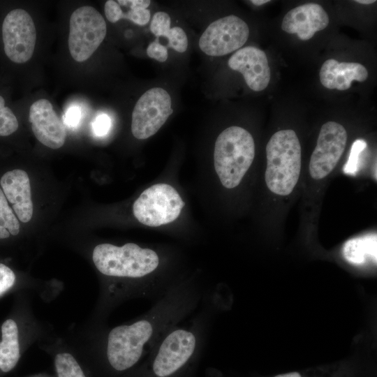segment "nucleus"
<instances>
[{
  "label": "nucleus",
  "instance_id": "nucleus-1",
  "mask_svg": "<svg viewBox=\"0 0 377 377\" xmlns=\"http://www.w3.org/2000/svg\"><path fill=\"white\" fill-rule=\"evenodd\" d=\"M205 295V289L194 281L177 282L138 320L112 329L106 346L110 367L119 373L133 368L165 332L194 312Z\"/></svg>",
  "mask_w": 377,
  "mask_h": 377
},
{
  "label": "nucleus",
  "instance_id": "nucleus-2",
  "mask_svg": "<svg viewBox=\"0 0 377 377\" xmlns=\"http://www.w3.org/2000/svg\"><path fill=\"white\" fill-rule=\"evenodd\" d=\"M207 298L202 308L183 325L170 328L153 347L136 377H194L207 339Z\"/></svg>",
  "mask_w": 377,
  "mask_h": 377
},
{
  "label": "nucleus",
  "instance_id": "nucleus-3",
  "mask_svg": "<svg viewBox=\"0 0 377 377\" xmlns=\"http://www.w3.org/2000/svg\"><path fill=\"white\" fill-rule=\"evenodd\" d=\"M92 259L103 275L135 281L142 295L148 299H158L177 283L158 275L161 258L156 251L134 243L121 246L107 243L98 244L93 251Z\"/></svg>",
  "mask_w": 377,
  "mask_h": 377
},
{
  "label": "nucleus",
  "instance_id": "nucleus-4",
  "mask_svg": "<svg viewBox=\"0 0 377 377\" xmlns=\"http://www.w3.org/2000/svg\"><path fill=\"white\" fill-rule=\"evenodd\" d=\"M265 182L268 189L279 195H288L296 186L301 172L302 151L293 130L276 132L266 146Z\"/></svg>",
  "mask_w": 377,
  "mask_h": 377
},
{
  "label": "nucleus",
  "instance_id": "nucleus-5",
  "mask_svg": "<svg viewBox=\"0 0 377 377\" xmlns=\"http://www.w3.org/2000/svg\"><path fill=\"white\" fill-rule=\"evenodd\" d=\"M255 156L252 135L244 128L232 126L218 136L214 147L215 170L223 186L233 188L241 182Z\"/></svg>",
  "mask_w": 377,
  "mask_h": 377
},
{
  "label": "nucleus",
  "instance_id": "nucleus-6",
  "mask_svg": "<svg viewBox=\"0 0 377 377\" xmlns=\"http://www.w3.org/2000/svg\"><path fill=\"white\" fill-rule=\"evenodd\" d=\"M184 202L170 185L156 184L145 189L133 206L135 217L141 223L157 227L175 221Z\"/></svg>",
  "mask_w": 377,
  "mask_h": 377
},
{
  "label": "nucleus",
  "instance_id": "nucleus-7",
  "mask_svg": "<svg viewBox=\"0 0 377 377\" xmlns=\"http://www.w3.org/2000/svg\"><path fill=\"white\" fill-rule=\"evenodd\" d=\"M107 32L102 15L91 6H82L70 17L68 49L77 62L88 59L104 40Z\"/></svg>",
  "mask_w": 377,
  "mask_h": 377
},
{
  "label": "nucleus",
  "instance_id": "nucleus-8",
  "mask_svg": "<svg viewBox=\"0 0 377 377\" xmlns=\"http://www.w3.org/2000/svg\"><path fill=\"white\" fill-rule=\"evenodd\" d=\"M3 48L7 58L15 64H24L34 53L36 30L30 15L24 9L8 12L1 24Z\"/></svg>",
  "mask_w": 377,
  "mask_h": 377
},
{
  "label": "nucleus",
  "instance_id": "nucleus-9",
  "mask_svg": "<svg viewBox=\"0 0 377 377\" xmlns=\"http://www.w3.org/2000/svg\"><path fill=\"white\" fill-rule=\"evenodd\" d=\"M171 103L170 96L161 87H154L145 92L132 112L133 136L144 140L154 135L172 113Z\"/></svg>",
  "mask_w": 377,
  "mask_h": 377
},
{
  "label": "nucleus",
  "instance_id": "nucleus-10",
  "mask_svg": "<svg viewBox=\"0 0 377 377\" xmlns=\"http://www.w3.org/2000/svg\"><path fill=\"white\" fill-rule=\"evenodd\" d=\"M249 35L247 24L230 15L211 23L199 39L200 50L207 55L220 57L242 47Z\"/></svg>",
  "mask_w": 377,
  "mask_h": 377
},
{
  "label": "nucleus",
  "instance_id": "nucleus-11",
  "mask_svg": "<svg viewBox=\"0 0 377 377\" xmlns=\"http://www.w3.org/2000/svg\"><path fill=\"white\" fill-rule=\"evenodd\" d=\"M346 142L347 133L341 124L330 121L322 126L309 165L313 179H321L334 170L345 150Z\"/></svg>",
  "mask_w": 377,
  "mask_h": 377
},
{
  "label": "nucleus",
  "instance_id": "nucleus-12",
  "mask_svg": "<svg viewBox=\"0 0 377 377\" xmlns=\"http://www.w3.org/2000/svg\"><path fill=\"white\" fill-rule=\"evenodd\" d=\"M29 120L35 137L43 145L54 149L64 145L65 128L49 101L41 98L34 102L29 108Z\"/></svg>",
  "mask_w": 377,
  "mask_h": 377
},
{
  "label": "nucleus",
  "instance_id": "nucleus-13",
  "mask_svg": "<svg viewBox=\"0 0 377 377\" xmlns=\"http://www.w3.org/2000/svg\"><path fill=\"white\" fill-rule=\"evenodd\" d=\"M228 66L242 74L248 87L255 91L264 90L270 80V68L262 50L247 46L239 49L228 60Z\"/></svg>",
  "mask_w": 377,
  "mask_h": 377
},
{
  "label": "nucleus",
  "instance_id": "nucleus-14",
  "mask_svg": "<svg viewBox=\"0 0 377 377\" xmlns=\"http://www.w3.org/2000/svg\"><path fill=\"white\" fill-rule=\"evenodd\" d=\"M329 22V16L320 5L307 3L289 10L283 19L281 29L297 34L300 40H308L316 32L325 29Z\"/></svg>",
  "mask_w": 377,
  "mask_h": 377
},
{
  "label": "nucleus",
  "instance_id": "nucleus-15",
  "mask_svg": "<svg viewBox=\"0 0 377 377\" xmlns=\"http://www.w3.org/2000/svg\"><path fill=\"white\" fill-rule=\"evenodd\" d=\"M0 184L20 221L29 222L33 215V202L27 173L18 169L8 171L1 177Z\"/></svg>",
  "mask_w": 377,
  "mask_h": 377
},
{
  "label": "nucleus",
  "instance_id": "nucleus-16",
  "mask_svg": "<svg viewBox=\"0 0 377 377\" xmlns=\"http://www.w3.org/2000/svg\"><path fill=\"white\" fill-rule=\"evenodd\" d=\"M320 81L330 89L347 90L353 81L364 82L368 77L367 68L360 63L326 60L319 72Z\"/></svg>",
  "mask_w": 377,
  "mask_h": 377
},
{
  "label": "nucleus",
  "instance_id": "nucleus-17",
  "mask_svg": "<svg viewBox=\"0 0 377 377\" xmlns=\"http://www.w3.org/2000/svg\"><path fill=\"white\" fill-rule=\"evenodd\" d=\"M2 341L0 342V369L8 372L15 367L20 358L18 329L12 319L6 320L1 326Z\"/></svg>",
  "mask_w": 377,
  "mask_h": 377
},
{
  "label": "nucleus",
  "instance_id": "nucleus-18",
  "mask_svg": "<svg viewBox=\"0 0 377 377\" xmlns=\"http://www.w3.org/2000/svg\"><path fill=\"white\" fill-rule=\"evenodd\" d=\"M376 234H369L348 239L343 246V255L350 263L362 264L367 258L376 263Z\"/></svg>",
  "mask_w": 377,
  "mask_h": 377
},
{
  "label": "nucleus",
  "instance_id": "nucleus-19",
  "mask_svg": "<svg viewBox=\"0 0 377 377\" xmlns=\"http://www.w3.org/2000/svg\"><path fill=\"white\" fill-rule=\"evenodd\" d=\"M119 5L127 6L130 9L122 13V19H127L133 23L143 26L148 23L150 19V11L147 8L151 1L149 0H119Z\"/></svg>",
  "mask_w": 377,
  "mask_h": 377
},
{
  "label": "nucleus",
  "instance_id": "nucleus-20",
  "mask_svg": "<svg viewBox=\"0 0 377 377\" xmlns=\"http://www.w3.org/2000/svg\"><path fill=\"white\" fill-rule=\"evenodd\" d=\"M54 364L58 377H85L77 361L69 353L57 354Z\"/></svg>",
  "mask_w": 377,
  "mask_h": 377
},
{
  "label": "nucleus",
  "instance_id": "nucleus-21",
  "mask_svg": "<svg viewBox=\"0 0 377 377\" xmlns=\"http://www.w3.org/2000/svg\"><path fill=\"white\" fill-rule=\"evenodd\" d=\"M19 126L17 119L13 110L6 105L4 98L0 95V136H8Z\"/></svg>",
  "mask_w": 377,
  "mask_h": 377
},
{
  "label": "nucleus",
  "instance_id": "nucleus-22",
  "mask_svg": "<svg viewBox=\"0 0 377 377\" xmlns=\"http://www.w3.org/2000/svg\"><path fill=\"white\" fill-rule=\"evenodd\" d=\"M0 226L6 228L12 235H17L20 232L19 221L10 208L8 200L1 188Z\"/></svg>",
  "mask_w": 377,
  "mask_h": 377
},
{
  "label": "nucleus",
  "instance_id": "nucleus-23",
  "mask_svg": "<svg viewBox=\"0 0 377 377\" xmlns=\"http://www.w3.org/2000/svg\"><path fill=\"white\" fill-rule=\"evenodd\" d=\"M366 148L367 143L364 140L358 139L353 142L348 160L343 167L344 173L350 175H356L360 167L362 153Z\"/></svg>",
  "mask_w": 377,
  "mask_h": 377
},
{
  "label": "nucleus",
  "instance_id": "nucleus-24",
  "mask_svg": "<svg viewBox=\"0 0 377 377\" xmlns=\"http://www.w3.org/2000/svg\"><path fill=\"white\" fill-rule=\"evenodd\" d=\"M171 20L168 13H156L150 23V30L157 38L166 37L170 30Z\"/></svg>",
  "mask_w": 377,
  "mask_h": 377
},
{
  "label": "nucleus",
  "instance_id": "nucleus-25",
  "mask_svg": "<svg viewBox=\"0 0 377 377\" xmlns=\"http://www.w3.org/2000/svg\"><path fill=\"white\" fill-rule=\"evenodd\" d=\"M166 38L168 40V47L174 49L175 51L182 53L188 47V39L184 31L179 27H174L170 29Z\"/></svg>",
  "mask_w": 377,
  "mask_h": 377
},
{
  "label": "nucleus",
  "instance_id": "nucleus-26",
  "mask_svg": "<svg viewBox=\"0 0 377 377\" xmlns=\"http://www.w3.org/2000/svg\"><path fill=\"white\" fill-rule=\"evenodd\" d=\"M147 54L150 58L160 62H164L168 59L167 47L159 43L158 38L148 45Z\"/></svg>",
  "mask_w": 377,
  "mask_h": 377
},
{
  "label": "nucleus",
  "instance_id": "nucleus-27",
  "mask_svg": "<svg viewBox=\"0 0 377 377\" xmlns=\"http://www.w3.org/2000/svg\"><path fill=\"white\" fill-rule=\"evenodd\" d=\"M15 281L14 272L6 265L0 263V295L11 288Z\"/></svg>",
  "mask_w": 377,
  "mask_h": 377
},
{
  "label": "nucleus",
  "instance_id": "nucleus-28",
  "mask_svg": "<svg viewBox=\"0 0 377 377\" xmlns=\"http://www.w3.org/2000/svg\"><path fill=\"white\" fill-rule=\"evenodd\" d=\"M104 12L106 18L112 23L122 19L123 11L121 6L115 1H107L104 6Z\"/></svg>",
  "mask_w": 377,
  "mask_h": 377
},
{
  "label": "nucleus",
  "instance_id": "nucleus-29",
  "mask_svg": "<svg viewBox=\"0 0 377 377\" xmlns=\"http://www.w3.org/2000/svg\"><path fill=\"white\" fill-rule=\"evenodd\" d=\"M111 126L110 117L105 114H101L96 117L92 123L94 133L98 136L106 135Z\"/></svg>",
  "mask_w": 377,
  "mask_h": 377
},
{
  "label": "nucleus",
  "instance_id": "nucleus-30",
  "mask_svg": "<svg viewBox=\"0 0 377 377\" xmlns=\"http://www.w3.org/2000/svg\"><path fill=\"white\" fill-rule=\"evenodd\" d=\"M81 117V112L77 107H71L64 116V121L71 126H75L78 124Z\"/></svg>",
  "mask_w": 377,
  "mask_h": 377
},
{
  "label": "nucleus",
  "instance_id": "nucleus-31",
  "mask_svg": "<svg viewBox=\"0 0 377 377\" xmlns=\"http://www.w3.org/2000/svg\"><path fill=\"white\" fill-rule=\"evenodd\" d=\"M274 377H302V376L298 372H289L286 374H279Z\"/></svg>",
  "mask_w": 377,
  "mask_h": 377
},
{
  "label": "nucleus",
  "instance_id": "nucleus-32",
  "mask_svg": "<svg viewBox=\"0 0 377 377\" xmlns=\"http://www.w3.org/2000/svg\"><path fill=\"white\" fill-rule=\"evenodd\" d=\"M9 235L10 232L6 228L0 226V239L7 238Z\"/></svg>",
  "mask_w": 377,
  "mask_h": 377
},
{
  "label": "nucleus",
  "instance_id": "nucleus-33",
  "mask_svg": "<svg viewBox=\"0 0 377 377\" xmlns=\"http://www.w3.org/2000/svg\"><path fill=\"white\" fill-rule=\"evenodd\" d=\"M269 0H251V2L256 6H262L266 3L269 2Z\"/></svg>",
  "mask_w": 377,
  "mask_h": 377
},
{
  "label": "nucleus",
  "instance_id": "nucleus-34",
  "mask_svg": "<svg viewBox=\"0 0 377 377\" xmlns=\"http://www.w3.org/2000/svg\"><path fill=\"white\" fill-rule=\"evenodd\" d=\"M355 1L358 3L366 4V5L371 4L376 2V0H356Z\"/></svg>",
  "mask_w": 377,
  "mask_h": 377
}]
</instances>
